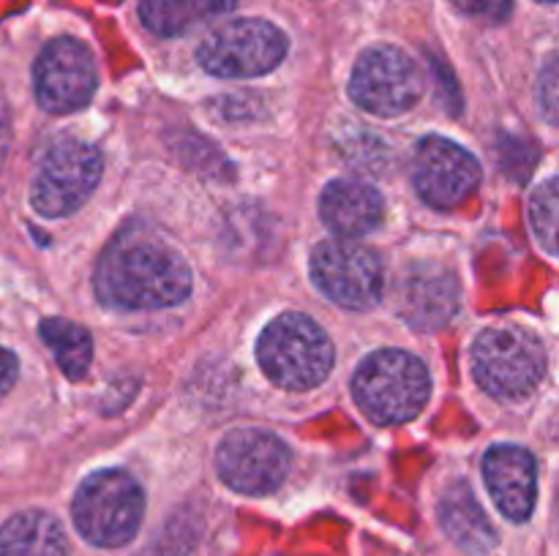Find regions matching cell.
Wrapping results in <instances>:
<instances>
[{"label":"cell","mask_w":559,"mask_h":556,"mask_svg":"<svg viewBox=\"0 0 559 556\" xmlns=\"http://www.w3.org/2000/svg\"><path fill=\"white\" fill-rule=\"evenodd\" d=\"M349 96L366 112L396 118L413 109L424 96V74L402 49L371 47L355 63Z\"/></svg>","instance_id":"7"},{"label":"cell","mask_w":559,"mask_h":556,"mask_svg":"<svg viewBox=\"0 0 559 556\" xmlns=\"http://www.w3.org/2000/svg\"><path fill=\"white\" fill-rule=\"evenodd\" d=\"M0 556H69V540L55 516L22 510L0 527Z\"/></svg>","instance_id":"17"},{"label":"cell","mask_w":559,"mask_h":556,"mask_svg":"<svg viewBox=\"0 0 559 556\" xmlns=\"http://www.w3.org/2000/svg\"><path fill=\"white\" fill-rule=\"evenodd\" d=\"M41 338L69 379H82L93 358L91 333L69 319H44Z\"/></svg>","instance_id":"19"},{"label":"cell","mask_w":559,"mask_h":556,"mask_svg":"<svg viewBox=\"0 0 559 556\" xmlns=\"http://www.w3.org/2000/svg\"><path fill=\"white\" fill-rule=\"evenodd\" d=\"M320 216L338 238L355 240L380 227L385 205L380 191L364 180H333L320 196Z\"/></svg>","instance_id":"15"},{"label":"cell","mask_w":559,"mask_h":556,"mask_svg":"<svg viewBox=\"0 0 559 556\" xmlns=\"http://www.w3.org/2000/svg\"><path fill=\"white\" fill-rule=\"evenodd\" d=\"M353 392L366 418L399 425L418 418L431 396V376L424 360L404 349H380L355 371Z\"/></svg>","instance_id":"2"},{"label":"cell","mask_w":559,"mask_h":556,"mask_svg":"<svg viewBox=\"0 0 559 556\" xmlns=\"http://www.w3.org/2000/svg\"><path fill=\"white\" fill-rule=\"evenodd\" d=\"M557 180L549 178L544 185H538L530 200V223H533V232L538 238V243L544 245L546 254H557Z\"/></svg>","instance_id":"20"},{"label":"cell","mask_w":559,"mask_h":556,"mask_svg":"<svg viewBox=\"0 0 559 556\" xmlns=\"http://www.w3.org/2000/svg\"><path fill=\"white\" fill-rule=\"evenodd\" d=\"M440 523L448 537L467 554H486L495 548L497 532L473 488L464 480H456L445 488L440 499Z\"/></svg>","instance_id":"16"},{"label":"cell","mask_w":559,"mask_h":556,"mask_svg":"<svg viewBox=\"0 0 559 556\" xmlns=\"http://www.w3.org/2000/svg\"><path fill=\"white\" fill-rule=\"evenodd\" d=\"M189 292L191 270L180 251L145 227L120 229L98 259L96 294L109 309H167Z\"/></svg>","instance_id":"1"},{"label":"cell","mask_w":559,"mask_h":556,"mask_svg":"<svg viewBox=\"0 0 559 556\" xmlns=\"http://www.w3.org/2000/svg\"><path fill=\"white\" fill-rule=\"evenodd\" d=\"M257 358L278 387L311 390L331 374L333 343L311 316L282 314L262 330Z\"/></svg>","instance_id":"4"},{"label":"cell","mask_w":559,"mask_h":556,"mask_svg":"<svg viewBox=\"0 0 559 556\" xmlns=\"http://www.w3.org/2000/svg\"><path fill=\"white\" fill-rule=\"evenodd\" d=\"M311 278L328 300L349 311L374 309L385 283L380 256L347 238L317 245L311 254Z\"/></svg>","instance_id":"9"},{"label":"cell","mask_w":559,"mask_h":556,"mask_svg":"<svg viewBox=\"0 0 559 556\" xmlns=\"http://www.w3.org/2000/svg\"><path fill=\"white\" fill-rule=\"evenodd\" d=\"M462 14L478 16V20L489 22H502L508 14H511L513 0H451Z\"/></svg>","instance_id":"22"},{"label":"cell","mask_w":559,"mask_h":556,"mask_svg":"<svg viewBox=\"0 0 559 556\" xmlns=\"http://www.w3.org/2000/svg\"><path fill=\"white\" fill-rule=\"evenodd\" d=\"M289 447L260 428H240L224 436L216 467L224 483L240 494L262 496L276 491L289 472Z\"/></svg>","instance_id":"10"},{"label":"cell","mask_w":559,"mask_h":556,"mask_svg":"<svg viewBox=\"0 0 559 556\" xmlns=\"http://www.w3.org/2000/svg\"><path fill=\"white\" fill-rule=\"evenodd\" d=\"M102 180V153L80 140L49 147L33 178L31 202L41 216L63 218L80 210Z\"/></svg>","instance_id":"6"},{"label":"cell","mask_w":559,"mask_h":556,"mask_svg":"<svg viewBox=\"0 0 559 556\" xmlns=\"http://www.w3.org/2000/svg\"><path fill=\"white\" fill-rule=\"evenodd\" d=\"M235 9V0H142V25L156 36H180Z\"/></svg>","instance_id":"18"},{"label":"cell","mask_w":559,"mask_h":556,"mask_svg":"<svg viewBox=\"0 0 559 556\" xmlns=\"http://www.w3.org/2000/svg\"><path fill=\"white\" fill-rule=\"evenodd\" d=\"M16 371H20V363H16L14 352L0 347V398L11 390V385L16 379Z\"/></svg>","instance_id":"23"},{"label":"cell","mask_w":559,"mask_h":556,"mask_svg":"<svg viewBox=\"0 0 559 556\" xmlns=\"http://www.w3.org/2000/svg\"><path fill=\"white\" fill-rule=\"evenodd\" d=\"M287 55V36L265 20H235L202 41V69L216 76H260L276 69Z\"/></svg>","instance_id":"8"},{"label":"cell","mask_w":559,"mask_h":556,"mask_svg":"<svg viewBox=\"0 0 559 556\" xmlns=\"http://www.w3.org/2000/svg\"><path fill=\"white\" fill-rule=\"evenodd\" d=\"M145 512L140 483L120 469L91 474L74 496V523L82 537L102 548H118L136 534Z\"/></svg>","instance_id":"5"},{"label":"cell","mask_w":559,"mask_h":556,"mask_svg":"<svg viewBox=\"0 0 559 556\" xmlns=\"http://www.w3.org/2000/svg\"><path fill=\"white\" fill-rule=\"evenodd\" d=\"M413 180L420 200L437 210L462 205L480 183V167L473 153L445 136H426L415 147Z\"/></svg>","instance_id":"12"},{"label":"cell","mask_w":559,"mask_h":556,"mask_svg":"<svg viewBox=\"0 0 559 556\" xmlns=\"http://www.w3.org/2000/svg\"><path fill=\"white\" fill-rule=\"evenodd\" d=\"M393 303L415 330H440L459 311V281L437 262H415L399 276Z\"/></svg>","instance_id":"13"},{"label":"cell","mask_w":559,"mask_h":556,"mask_svg":"<svg viewBox=\"0 0 559 556\" xmlns=\"http://www.w3.org/2000/svg\"><path fill=\"white\" fill-rule=\"evenodd\" d=\"M535 458L524 447L497 445L484 458V480L497 507L511 521H527L535 507Z\"/></svg>","instance_id":"14"},{"label":"cell","mask_w":559,"mask_h":556,"mask_svg":"<svg viewBox=\"0 0 559 556\" xmlns=\"http://www.w3.org/2000/svg\"><path fill=\"white\" fill-rule=\"evenodd\" d=\"M96 60L76 38L49 41L33 69L38 104L52 114H69L85 107L96 93Z\"/></svg>","instance_id":"11"},{"label":"cell","mask_w":559,"mask_h":556,"mask_svg":"<svg viewBox=\"0 0 559 556\" xmlns=\"http://www.w3.org/2000/svg\"><path fill=\"white\" fill-rule=\"evenodd\" d=\"M473 374L489 396L524 401L544 379L546 349L533 330L513 322L486 327L473 343Z\"/></svg>","instance_id":"3"},{"label":"cell","mask_w":559,"mask_h":556,"mask_svg":"<svg viewBox=\"0 0 559 556\" xmlns=\"http://www.w3.org/2000/svg\"><path fill=\"white\" fill-rule=\"evenodd\" d=\"M540 3H555V0H540Z\"/></svg>","instance_id":"24"},{"label":"cell","mask_w":559,"mask_h":556,"mask_svg":"<svg viewBox=\"0 0 559 556\" xmlns=\"http://www.w3.org/2000/svg\"><path fill=\"white\" fill-rule=\"evenodd\" d=\"M557 60L549 58V63L544 65L538 76V104L540 112L551 125L557 123Z\"/></svg>","instance_id":"21"}]
</instances>
